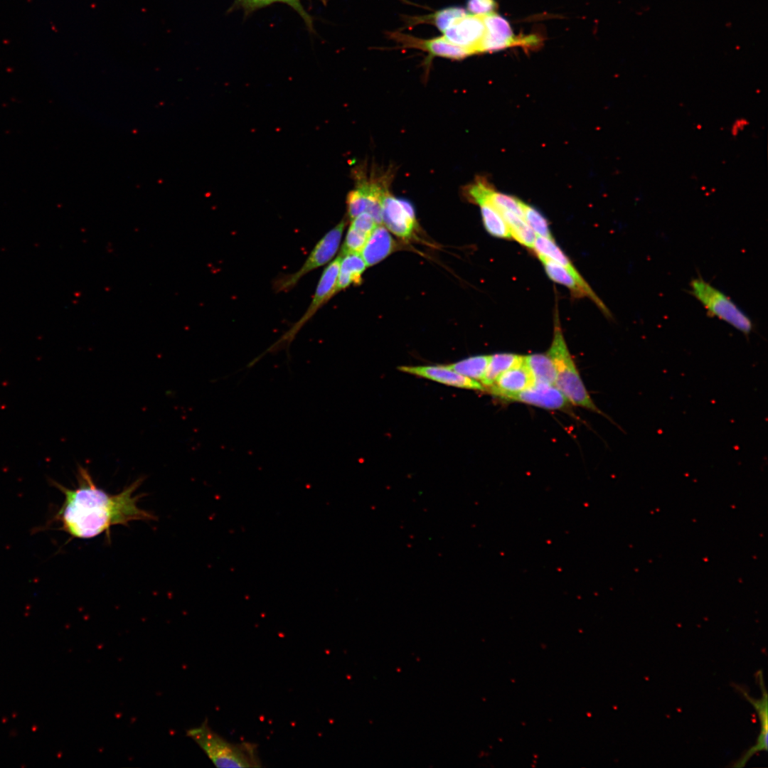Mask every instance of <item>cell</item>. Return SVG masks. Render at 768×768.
Wrapping results in <instances>:
<instances>
[{"label": "cell", "instance_id": "6da1fadb", "mask_svg": "<svg viewBox=\"0 0 768 768\" xmlns=\"http://www.w3.org/2000/svg\"><path fill=\"white\" fill-rule=\"evenodd\" d=\"M76 478L78 486L75 489L53 482L65 496L53 519L60 525V529L70 536L88 539L105 533L108 538L113 526L155 519L153 513L137 505L142 495L136 496L134 493L142 484V478L117 494H108L99 488L89 471L82 466L78 467Z\"/></svg>", "mask_w": 768, "mask_h": 768}, {"label": "cell", "instance_id": "7a4b0ae2", "mask_svg": "<svg viewBox=\"0 0 768 768\" xmlns=\"http://www.w3.org/2000/svg\"><path fill=\"white\" fill-rule=\"evenodd\" d=\"M191 737L218 767H260L257 746L243 742L233 743L214 732L206 719L201 725L188 729Z\"/></svg>", "mask_w": 768, "mask_h": 768}, {"label": "cell", "instance_id": "3957f363", "mask_svg": "<svg viewBox=\"0 0 768 768\" xmlns=\"http://www.w3.org/2000/svg\"><path fill=\"white\" fill-rule=\"evenodd\" d=\"M560 324L558 317L555 318L551 346L547 351L556 369L555 385L571 404L604 415L592 401L582 382Z\"/></svg>", "mask_w": 768, "mask_h": 768}, {"label": "cell", "instance_id": "277c9868", "mask_svg": "<svg viewBox=\"0 0 768 768\" xmlns=\"http://www.w3.org/2000/svg\"><path fill=\"white\" fill-rule=\"evenodd\" d=\"M690 294L706 309L708 314L731 325L746 336L753 330V323L730 298L703 279L701 276L690 282Z\"/></svg>", "mask_w": 768, "mask_h": 768}, {"label": "cell", "instance_id": "5b68a950", "mask_svg": "<svg viewBox=\"0 0 768 768\" xmlns=\"http://www.w3.org/2000/svg\"><path fill=\"white\" fill-rule=\"evenodd\" d=\"M340 255L334 259L324 270L311 302L300 319L297 321L265 353L275 352L288 348L296 335L303 326L314 315L319 309L327 302L337 292L336 286L340 265Z\"/></svg>", "mask_w": 768, "mask_h": 768}, {"label": "cell", "instance_id": "8992f818", "mask_svg": "<svg viewBox=\"0 0 768 768\" xmlns=\"http://www.w3.org/2000/svg\"><path fill=\"white\" fill-rule=\"evenodd\" d=\"M346 225V220H342L328 231L316 244L304 264L296 272L285 275L275 282V290L281 292L291 289L305 274L329 262L339 247Z\"/></svg>", "mask_w": 768, "mask_h": 768}, {"label": "cell", "instance_id": "52a82bcc", "mask_svg": "<svg viewBox=\"0 0 768 768\" xmlns=\"http://www.w3.org/2000/svg\"><path fill=\"white\" fill-rule=\"evenodd\" d=\"M381 216L382 223L397 237L408 240L414 233L416 218L409 201L396 198L388 191L382 202Z\"/></svg>", "mask_w": 768, "mask_h": 768}, {"label": "cell", "instance_id": "ba28073f", "mask_svg": "<svg viewBox=\"0 0 768 768\" xmlns=\"http://www.w3.org/2000/svg\"><path fill=\"white\" fill-rule=\"evenodd\" d=\"M484 15L467 14L456 19L442 33L451 43L466 49L470 55L479 53L485 34Z\"/></svg>", "mask_w": 768, "mask_h": 768}, {"label": "cell", "instance_id": "9c48e42d", "mask_svg": "<svg viewBox=\"0 0 768 768\" xmlns=\"http://www.w3.org/2000/svg\"><path fill=\"white\" fill-rule=\"evenodd\" d=\"M548 276L554 282L562 284L577 297H587L592 299L600 310L608 317L611 313L604 302L594 293L583 277L572 274L561 265L545 257L538 256Z\"/></svg>", "mask_w": 768, "mask_h": 768}, {"label": "cell", "instance_id": "30bf717a", "mask_svg": "<svg viewBox=\"0 0 768 768\" xmlns=\"http://www.w3.org/2000/svg\"><path fill=\"white\" fill-rule=\"evenodd\" d=\"M547 410H563L567 408L568 401L554 385L533 383L528 388L516 394L503 398Z\"/></svg>", "mask_w": 768, "mask_h": 768}, {"label": "cell", "instance_id": "8fae6325", "mask_svg": "<svg viewBox=\"0 0 768 768\" xmlns=\"http://www.w3.org/2000/svg\"><path fill=\"white\" fill-rule=\"evenodd\" d=\"M391 36L403 47L415 48L426 51L430 58L442 57L462 60L471 55L466 49L451 43L443 36L430 39H420L398 32L393 33Z\"/></svg>", "mask_w": 768, "mask_h": 768}, {"label": "cell", "instance_id": "7c38bea8", "mask_svg": "<svg viewBox=\"0 0 768 768\" xmlns=\"http://www.w3.org/2000/svg\"><path fill=\"white\" fill-rule=\"evenodd\" d=\"M398 370L405 373L420 376L456 388L484 390V387L477 380L464 376L445 365L399 366Z\"/></svg>", "mask_w": 768, "mask_h": 768}, {"label": "cell", "instance_id": "4fadbf2b", "mask_svg": "<svg viewBox=\"0 0 768 768\" xmlns=\"http://www.w3.org/2000/svg\"><path fill=\"white\" fill-rule=\"evenodd\" d=\"M485 34L481 41L479 53L496 51L520 43L515 39L508 21L494 13L483 16Z\"/></svg>", "mask_w": 768, "mask_h": 768}, {"label": "cell", "instance_id": "5bb4252c", "mask_svg": "<svg viewBox=\"0 0 768 768\" xmlns=\"http://www.w3.org/2000/svg\"><path fill=\"white\" fill-rule=\"evenodd\" d=\"M533 383V376L524 363L523 356L522 362L501 373L488 388L491 394L503 399L508 395L520 393Z\"/></svg>", "mask_w": 768, "mask_h": 768}, {"label": "cell", "instance_id": "9a60e30c", "mask_svg": "<svg viewBox=\"0 0 768 768\" xmlns=\"http://www.w3.org/2000/svg\"><path fill=\"white\" fill-rule=\"evenodd\" d=\"M395 243L387 228L383 225H378L369 235L362 248L361 255L366 266L374 265L394 250Z\"/></svg>", "mask_w": 768, "mask_h": 768}, {"label": "cell", "instance_id": "2e32d148", "mask_svg": "<svg viewBox=\"0 0 768 768\" xmlns=\"http://www.w3.org/2000/svg\"><path fill=\"white\" fill-rule=\"evenodd\" d=\"M276 3L284 4L294 9L304 21L307 30L311 33H315L314 19L304 9L301 0H233L229 11L240 9L244 12L245 16H247L254 11Z\"/></svg>", "mask_w": 768, "mask_h": 768}, {"label": "cell", "instance_id": "e0dca14e", "mask_svg": "<svg viewBox=\"0 0 768 768\" xmlns=\"http://www.w3.org/2000/svg\"><path fill=\"white\" fill-rule=\"evenodd\" d=\"M340 265L336 292L343 290L351 284H360L361 275L367 267L361 254L351 252L340 255Z\"/></svg>", "mask_w": 768, "mask_h": 768}, {"label": "cell", "instance_id": "ac0fdd59", "mask_svg": "<svg viewBox=\"0 0 768 768\" xmlns=\"http://www.w3.org/2000/svg\"><path fill=\"white\" fill-rule=\"evenodd\" d=\"M524 363L528 368L534 383L554 385L556 369L548 353H533L524 356Z\"/></svg>", "mask_w": 768, "mask_h": 768}, {"label": "cell", "instance_id": "d6986e66", "mask_svg": "<svg viewBox=\"0 0 768 768\" xmlns=\"http://www.w3.org/2000/svg\"><path fill=\"white\" fill-rule=\"evenodd\" d=\"M523 356L511 353H498L489 356L485 374L481 380L484 388L491 386L501 373L522 362Z\"/></svg>", "mask_w": 768, "mask_h": 768}, {"label": "cell", "instance_id": "ffe728a7", "mask_svg": "<svg viewBox=\"0 0 768 768\" xmlns=\"http://www.w3.org/2000/svg\"><path fill=\"white\" fill-rule=\"evenodd\" d=\"M500 214L508 227L511 238L521 245L533 249L537 235L524 218L509 211H503Z\"/></svg>", "mask_w": 768, "mask_h": 768}, {"label": "cell", "instance_id": "44dd1931", "mask_svg": "<svg viewBox=\"0 0 768 768\" xmlns=\"http://www.w3.org/2000/svg\"><path fill=\"white\" fill-rule=\"evenodd\" d=\"M533 249L538 256L545 257L561 265L575 275L580 274L554 240L537 235Z\"/></svg>", "mask_w": 768, "mask_h": 768}, {"label": "cell", "instance_id": "7402d4cb", "mask_svg": "<svg viewBox=\"0 0 768 768\" xmlns=\"http://www.w3.org/2000/svg\"><path fill=\"white\" fill-rule=\"evenodd\" d=\"M480 207L484 226L491 235L498 238H511L508 227L501 215L485 201L476 203Z\"/></svg>", "mask_w": 768, "mask_h": 768}, {"label": "cell", "instance_id": "603a6c76", "mask_svg": "<svg viewBox=\"0 0 768 768\" xmlns=\"http://www.w3.org/2000/svg\"><path fill=\"white\" fill-rule=\"evenodd\" d=\"M467 14L461 6H448L427 16L412 18V23H430L443 33L456 19Z\"/></svg>", "mask_w": 768, "mask_h": 768}, {"label": "cell", "instance_id": "cb8c5ba5", "mask_svg": "<svg viewBox=\"0 0 768 768\" xmlns=\"http://www.w3.org/2000/svg\"><path fill=\"white\" fill-rule=\"evenodd\" d=\"M489 360V356H475L445 366L464 376L481 380L485 374Z\"/></svg>", "mask_w": 768, "mask_h": 768}, {"label": "cell", "instance_id": "d4e9b609", "mask_svg": "<svg viewBox=\"0 0 768 768\" xmlns=\"http://www.w3.org/2000/svg\"><path fill=\"white\" fill-rule=\"evenodd\" d=\"M764 695L763 698L760 700L753 701L750 700L754 706L757 710L760 721H761V732L757 740V745L749 750L742 759L739 762V764H745V762L750 758V757L755 752L762 750H767V695L764 690L763 689Z\"/></svg>", "mask_w": 768, "mask_h": 768}, {"label": "cell", "instance_id": "484cf974", "mask_svg": "<svg viewBox=\"0 0 768 768\" xmlns=\"http://www.w3.org/2000/svg\"><path fill=\"white\" fill-rule=\"evenodd\" d=\"M523 218L536 235L553 240L546 218L535 208L523 202Z\"/></svg>", "mask_w": 768, "mask_h": 768}, {"label": "cell", "instance_id": "4316f807", "mask_svg": "<svg viewBox=\"0 0 768 768\" xmlns=\"http://www.w3.org/2000/svg\"><path fill=\"white\" fill-rule=\"evenodd\" d=\"M369 235L350 226L340 255L351 252L359 253L366 242Z\"/></svg>", "mask_w": 768, "mask_h": 768}, {"label": "cell", "instance_id": "83f0119b", "mask_svg": "<svg viewBox=\"0 0 768 768\" xmlns=\"http://www.w3.org/2000/svg\"><path fill=\"white\" fill-rule=\"evenodd\" d=\"M496 6L495 0L466 1V11L474 15H486L494 13Z\"/></svg>", "mask_w": 768, "mask_h": 768}, {"label": "cell", "instance_id": "f1b7e54d", "mask_svg": "<svg viewBox=\"0 0 768 768\" xmlns=\"http://www.w3.org/2000/svg\"><path fill=\"white\" fill-rule=\"evenodd\" d=\"M351 227L370 235L378 225L374 218L368 213H363L351 220Z\"/></svg>", "mask_w": 768, "mask_h": 768}, {"label": "cell", "instance_id": "f546056e", "mask_svg": "<svg viewBox=\"0 0 768 768\" xmlns=\"http://www.w3.org/2000/svg\"><path fill=\"white\" fill-rule=\"evenodd\" d=\"M747 125V120L742 119L736 120L732 126L731 132L732 135L736 136L738 133L743 130L745 126Z\"/></svg>", "mask_w": 768, "mask_h": 768}, {"label": "cell", "instance_id": "4dcf8cb0", "mask_svg": "<svg viewBox=\"0 0 768 768\" xmlns=\"http://www.w3.org/2000/svg\"><path fill=\"white\" fill-rule=\"evenodd\" d=\"M309 1H311V0H309ZM317 1H319L321 3H322L324 5H326V2H327V0H317Z\"/></svg>", "mask_w": 768, "mask_h": 768}]
</instances>
